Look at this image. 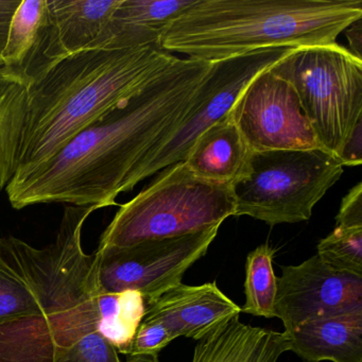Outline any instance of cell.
<instances>
[{
  "instance_id": "18",
  "label": "cell",
  "mask_w": 362,
  "mask_h": 362,
  "mask_svg": "<svg viewBox=\"0 0 362 362\" xmlns=\"http://www.w3.org/2000/svg\"><path fill=\"white\" fill-rule=\"evenodd\" d=\"M27 88L28 83L20 73L0 64V192L16 173Z\"/></svg>"
},
{
  "instance_id": "7",
  "label": "cell",
  "mask_w": 362,
  "mask_h": 362,
  "mask_svg": "<svg viewBox=\"0 0 362 362\" xmlns=\"http://www.w3.org/2000/svg\"><path fill=\"white\" fill-rule=\"evenodd\" d=\"M270 71L294 88L320 145L339 158L362 122V60L337 43L306 46Z\"/></svg>"
},
{
  "instance_id": "15",
  "label": "cell",
  "mask_w": 362,
  "mask_h": 362,
  "mask_svg": "<svg viewBox=\"0 0 362 362\" xmlns=\"http://www.w3.org/2000/svg\"><path fill=\"white\" fill-rule=\"evenodd\" d=\"M288 351L284 332L247 325L236 317L198 340L192 362H279Z\"/></svg>"
},
{
  "instance_id": "21",
  "label": "cell",
  "mask_w": 362,
  "mask_h": 362,
  "mask_svg": "<svg viewBox=\"0 0 362 362\" xmlns=\"http://www.w3.org/2000/svg\"><path fill=\"white\" fill-rule=\"evenodd\" d=\"M275 249L268 245H259L250 252L245 260V303L241 313L266 319L275 317L276 277L273 270Z\"/></svg>"
},
{
  "instance_id": "4",
  "label": "cell",
  "mask_w": 362,
  "mask_h": 362,
  "mask_svg": "<svg viewBox=\"0 0 362 362\" xmlns=\"http://www.w3.org/2000/svg\"><path fill=\"white\" fill-rule=\"evenodd\" d=\"M359 18L362 0H196L160 45L216 62L266 48L330 45Z\"/></svg>"
},
{
  "instance_id": "22",
  "label": "cell",
  "mask_w": 362,
  "mask_h": 362,
  "mask_svg": "<svg viewBox=\"0 0 362 362\" xmlns=\"http://www.w3.org/2000/svg\"><path fill=\"white\" fill-rule=\"evenodd\" d=\"M37 294L27 279L0 254V323L37 315Z\"/></svg>"
},
{
  "instance_id": "6",
  "label": "cell",
  "mask_w": 362,
  "mask_h": 362,
  "mask_svg": "<svg viewBox=\"0 0 362 362\" xmlns=\"http://www.w3.org/2000/svg\"><path fill=\"white\" fill-rule=\"evenodd\" d=\"M342 173L340 160L325 150L252 152L232 184L235 216L271 226L307 221Z\"/></svg>"
},
{
  "instance_id": "27",
  "label": "cell",
  "mask_w": 362,
  "mask_h": 362,
  "mask_svg": "<svg viewBox=\"0 0 362 362\" xmlns=\"http://www.w3.org/2000/svg\"><path fill=\"white\" fill-rule=\"evenodd\" d=\"M22 0H0V64L1 54L7 42L10 23Z\"/></svg>"
},
{
  "instance_id": "5",
  "label": "cell",
  "mask_w": 362,
  "mask_h": 362,
  "mask_svg": "<svg viewBox=\"0 0 362 362\" xmlns=\"http://www.w3.org/2000/svg\"><path fill=\"white\" fill-rule=\"evenodd\" d=\"M230 216H235L232 185L201 179L185 163H177L120 205L101 235L98 249L201 232L221 226Z\"/></svg>"
},
{
  "instance_id": "12",
  "label": "cell",
  "mask_w": 362,
  "mask_h": 362,
  "mask_svg": "<svg viewBox=\"0 0 362 362\" xmlns=\"http://www.w3.org/2000/svg\"><path fill=\"white\" fill-rule=\"evenodd\" d=\"M122 0H47L37 48L24 69L28 86L63 59L88 50Z\"/></svg>"
},
{
  "instance_id": "9",
  "label": "cell",
  "mask_w": 362,
  "mask_h": 362,
  "mask_svg": "<svg viewBox=\"0 0 362 362\" xmlns=\"http://www.w3.org/2000/svg\"><path fill=\"white\" fill-rule=\"evenodd\" d=\"M220 226L127 247L97 249V281L105 293L137 291L145 302L182 284L184 275L206 255Z\"/></svg>"
},
{
  "instance_id": "16",
  "label": "cell",
  "mask_w": 362,
  "mask_h": 362,
  "mask_svg": "<svg viewBox=\"0 0 362 362\" xmlns=\"http://www.w3.org/2000/svg\"><path fill=\"white\" fill-rule=\"evenodd\" d=\"M304 362H362V313L306 322L284 332Z\"/></svg>"
},
{
  "instance_id": "24",
  "label": "cell",
  "mask_w": 362,
  "mask_h": 362,
  "mask_svg": "<svg viewBox=\"0 0 362 362\" xmlns=\"http://www.w3.org/2000/svg\"><path fill=\"white\" fill-rule=\"evenodd\" d=\"M175 340L160 319L144 315L126 354L127 362H160V354Z\"/></svg>"
},
{
  "instance_id": "10",
  "label": "cell",
  "mask_w": 362,
  "mask_h": 362,
  "mask_svg": "<svg viewBox=\"0 0 362 362\" xmlns=\"http://www.w3.org/2000/svg\"><path fill=\"white\" fill-rule=\"evenodd\" d=\"M228 114L252 152L324 150L296 90L270 67L245 86Z\"/></svg>"
},
{
  "instance_id": "2",
  "label": "cell",
  "mask_w": 362,
  "mask_h": 362,
  "mask_svg": "<svg viewBox=\"0 0 362 362\" xmlns=\"http://www.w3.org/2000/svg\"><path fill=\"white\" fill-rule=\"evenodd\" d=\"M94 206L66 205L54 243L42 249L0 237V254L28 281L37 315L0 323V362H122L99 332L97 254H86L82 228Z\"/></svg>"
},
{
  "instance_id": "20",
  "label": "cell",
  "mask_w": 362,
  "mask_h": 362,
  "mask_svg": "<svg viewBox=\"0 0 362 362\" xmlns=\"http://www.w3.org/2000/svg\"><path fill=\"white\" fill-rule=\"evenodd\" d=\"M46 12L47 0H22L10 23L1 64L14 69L23 77L37 48Z\"/></svg>"
},
{
  "instance_id": "28",
  "label": "cell",
  "mask_w": 362,
  "mask_h": 362,
  "mask_svg": "<svg viewBox=\"0 0 362 362\" xmlns=\"http://www.w3.org/2000/svg\"><path fill=\"white\" fill-rule=\"evenodd\" d=\"M362 18L354 22L345 29V35L349 40V52L356 57V58L362 60L361 57V35H362Z\"/></svg>"
},
{
  "instance_id": "14",
  "label": "cell",
  "mask_w": 362,
  "mask_h": 362,
  "mask_svg": "<svg viewBox=\"0 0 362 362\" xmlns=\"http://www.w3.org/2000/svg\"><path fill=\"white\" fill-rule=\"evenodd\" d=\"M196 0H122L88 49H131L160 44L167 27Z\"/></svg>"
},
{
  "instance_id": "8",
  "label": "cell",
  "mask_w": 362,
  "mask_h": 362,
  "mask_svg": "<svg viewBox=\"0 0 362 362\" xmlns=\"http://www.w3.org/2000/svg\"><path fill=\"white\" fill-rule=\"evenodd\" d=\"M293 47H273L211 62L187 113L175 132L144 162L137 182L183 162L196 139L219 122L234 105L245 86L264 69L288 56Z\"/></svg>"
},
{
  "instance_id": "13",
  "label": "cell",
  "mask_w": 362,
  "mask_h": 362,
  "mask_svg": "<svg viewBox=\"0 0 362 362\" xmlns=\"http://www.w3.org/2000/svg\"><path fill=\"white\" fill-rule=\"evenodd\" d=\"M241 310L215 281L203 285L180 284L146 302L145 315L160 319L173 338L200 340L223 326Z\"/></svg>"
},
{
  "instance_id": "25",
  "label": "cell",
  "mask_w": 362,
  "mask_h": 362,
  "mask_svg": "<svg viewBox=\"0 0 362 362\" xmlns=\"http://www.w3.org/2000/svg\"><path fill=\"white\" fill-rule=\"evenodd\" d=\"M336 226L362 228V184L354 186L341 202Z\"/></svg>"
},
{
  "instance_id": "17",
  "label": "cell",
  "mask_w": 362,
  "mask_h": 362,
  "mask_svg": "<svg viewBox=\"0 0 362 362\" xmlns=\"http://www.w3.org/2000/svg\"><path fill=\"white\" fill-rule=\"evenodd\" d=\"M251 153L228 114L196 139L183 162L201 179L232 185L243 175Z\"/></svg>"
},
{
  "instance_id": "23",
  "label": "cell",
  "mask_w": 362,
  "mask_h": 362,
  "mask_svg": "<svg viewBox=\"0 0 362 362\" xmlns=\"http://www.w3.org/2000/svg\"><path fill=\"white\" fill-rule=\"evenodd\" d=\"M317 255L334 270L362 276V228L336 226L320 241Z\"/></svg>"
},
{
  "instance_id": "26",
  "label": "cell",
  "mask_w": 362,
  "mask_h": 362,
  "mask_svg": "<svg viewBox=\"0 0 362 362\" xmlns=\"http://www.w3.org/2000/svg\"><path fill=\"white\" fill-rule=\"evenodd\" d=\"M342 166H358L362 162V122L356 126L349 139L345 143L340 156Z\"/></svg>"
},
{
  "instance_id": "19",
  "label": "cell",
  "mask_w": 362,
  "mask_h": 362,
  "mask_svg": "<svg viewBox=\"0 0 362 362\" xmlns=\"http://www.w3.org/2000/svg\"><path fill=\"white\" fill-rule=\"evenodd\" d=\"M99 332L126 355L146 310L145 298L137 291L99 294Z\"/></svg>"
},
{
  "instance_id": "1",
  "label": "cell",
  "mask_w": 362,
  "mask_h": 362,
  "mask_svg": "<svg viewBox=\"0 0 362 362\" xmlns=\"http://www.w3.org/2000/svg\"><path fill=\"white\" fill-rule=\"evenodd\" d=\"M211 62L177 58L141 92L82 131L54 158L18 173L6 187L16 209L64 203L117 205L137 185L146 158L179 127Z\"/></svg>"
},
{
  "instance_id": "3",
  "label": "cell",
  "mask_w": 362,
  "mask_h": 362,
  "mask_svg": "<svg viewBox=\"0 0 362 362\" xmlns=\"http://www.w3.org/2000/svg\"><path fill=\"white\" fill-rule=\"evenodd\" d=\"M177 58L154 44L83 50L57 63L27 88L16 173L54 158L79 133L141 92Z\"/></svg>"
},
{
  "instance_id": "11",
  "label": "cell",
  "mask_w": 362,
  "mask_h": 362,
  "mask_svg": "<svg viewBox=\"0 0 362 362\" xmlns=\"http://www.w3.org/2000/svg\"><path fill=\"white\" fill-rule=\"evenodd\" d=\"M275 317L285 330L306 322L362 313V276L334 270L315 254L276 277Z\"/></svg>"
}]
</instances>
